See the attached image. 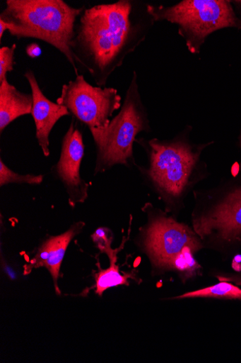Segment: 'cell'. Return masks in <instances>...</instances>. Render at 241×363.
Listing matches in <instances>:
<instances>
[{
  "label": "cell",
  "instance_id": "6da1fadb",
  "mask_svg": "<svg viewBox=\"0 0 241 363\" xmlns=\"http://www.w3.org/2000/svg\"><path fill=\"white\" fill-rule=\"evenodd\" d=\"M132 11L131 1L120 0L86 9L77 21L73 43L77 65L98 86L106 85L125 56L145 38L141 26L133 23Z\"/></svg>",
  "mask_w": 241,
  "mask_h": 363
},
{
  "label": "cell",
  "instance_id": "7a4b0ae2",
  "mask_svg": "<svg viewBox=\"0 0 241 363\" xmlns=\"http://www.w3.org/2000/svg\"><path fill=\"white\" fill-rule=\"evenodd\" d=\"M84 10L71 7L63 0H7L0 14V40L8 30L18 39L44 41L66 57L78 77L73 43L77 21Z\"/></svg>",
  "mask_w": 241,
  "mask_h": 363
},
{
  "label": "cell",
  "instance_id": "3957f363",
  "mask_svg": "<svg viewBox=\"0 0 241 363\" xmlns=\"http://www.w3.org/2000/svg\"><path fill=\"white\" fill-rule=\"evenodd\" d=\"M148 128L147 114L134 72L120 113L94 140L97 150L95 172L105 171L118 164L127 166L133 160L136 137Z\"/></svg>",
  "mask_w": 241,
  "mask_h": 363
},
{
  "label": "cell",
  "instance_id": "277c9868",
  "mask_svg": "<svg viewBox=\"0 0 241 363\" xmlns=\"http://www.w3.org/2000/svg\"><path fill=\"white\" fill-rule=\"evenodd\" d=\"M148 144L150 179L167 199H178L190 186L199 152L182 142L155 139Z\"/></svg>",
  "mask_w": 241,
  "mask_h": 363
},
{
  "label": "cell",
  "instance_id": "5b68a950",
  "mask_svg": "<svg viewBox=\"0 0 241 363\" xmlns=\"http://www.w3.org/2000/svg\"><path fill=\"white\" fill-rule=\"evenodd\" d=\"M122 97L114 88L94 86L81 74L62 86L57 103L86 125L95 140L121 106Z\"/></svg>",
  "mask_w": 241,
  "mask_h": 363
},
{
  "label": "cell",
  "instance_id": "8992f818",
  "mask_svg": "<svg viewBox=\"0 0 241 363\" xmlns=\"http://www.w3.org/2000/svg\"><path fill=\"white\" fill-rule=\"evenodd\" d=\"M154 21H167L180 25L198 40L228 27L241 28L230 2L223 0H185L170 8L147 6Z\"/></svg>",
  "mask_w": 241,
  "mask_h": 363
},
{
  "label": "cell",
  "instance_id": "52a82bcc",
  "mask_svg": "<svg viewBox=\"0 0 241 363\" xmlns=\"http://www.w3.org/2000/svg\"><path fill=\"white\" fill-rule=\"evenodd\" d=\"M145 247L155 266L169 268L183 252L199 250L201 244L187 225L175 220L158 217L148 227Z\"/></svg>",
  "mask_w": 241,
  "mask_h": 363
},
{
  "label": "cell",
  "instance_id": "ba28073f",
  "mask_svg": "<svg viewBox=\"0 0 241 363\" xmlns=\"http://www.w3.org/2000/svg\"><path fill=\"white\" fill-rule=\"evenodd\" d=\"M193 223L195 233L203 240L213 238L229 244L241 242V184Z\"/></svg>",
  "mask_w": 241,
  "mask_h": 363
},
{
  "label": "cell",
  "instance_id": "9c48e42d",
  "mask_svg": "<svg viewBox=\"0 0 241 363\" xmlns=\"http://www.w3.org/2000/svg\"><path fill=\"white\" fill-rule=\"evenodd\" d=\"M84 155L83 135L73 122L63 138L60 157L55 168L74 202L83 201L87 197L88 185L81 177Z\"/></svg>",
  "mask_w": 241,
  "mask_h": 363
},
{
  "label": "cell",
  "instance_id": "30bf717a",
  "mask_svg": "<svg viewBox=\"0 0 241 363\" xmlns=\"http://www.w3.org/2000/svg\"><path fill=\"white\" fill-rule=\"evenodd\" d=\"M24 77L28 82L33 99L31 114L37 128V139L44 155L48 157L49 150V135L58 122L64 116H70V112L63 106L53 103L42 92L35 74L28 69Z\"/></svg>",
  "mask_w": 241,
  "mask_h": 363
},
{
  "label": "cell",
  "instance_id": "8fae6325",
  "mask_svg": "<svg viewBox=\"0 0 241 363\" xmlns=\"http://www.w3.org/2000/svg\"><path fill=\"white\" fill-rule=\"evenodd\" d=\"M81 228V224L78 223L64 234L47 240L30 261L32 267H45L49 270L54 280L57 293H59V291L57 282L65 252Z\"/></svg>",
  "mask_w": 241,
  "mask_h": 363
},
{
  "label": "cell",
  "instance_id": "7c38bea8",
  "mask_svg": "<svg viewBox=\"0 0 241 363\" xmlns=\"http://www.w3.org/2000/svg\"><path fill=\"white\" fill-rule=\"evenodd\" d=\"M33 104L32 94L19 91L8 79L0 83V131L20 116L31 114Z\"/></svg>",
  "mask_w": 241,
  "mask_h": 363
},
{
  "label": "cell",
  "instance_id": "4fadbf2b",
  "mask_svg": "<svg viewBox=\"0 0 241 363\" xmlns=\"http://www.w3.org/2000/svg\"><path fill=\"white\" fill-rule=\"evenodd\" d=\"M103 252H107L110 256L111 266L109 269L102 270L96 274L95 293L100 296L110 288L119 285H129L128 279L131 277V276L120 273L119 268L116 264V252L111 249V247Z\"/></svg>",
  "mask_w": 241,
  "mask_h": 363
},
{
  "label": "cell",
  "instance_id": "5bb4252c",
  "mask_svg": "<svg viewBox=\"0 0 241 363\" xmlns=\"http://www.w3.org/2000/svg\"><path fill=\"white\" fill-rule=\"evenodd\" d=\"M217 298L241 300V289L230 282L221 283L200 290L187 292L177 298Z\"/></svg>",
  "mask_w": 241,
  "mask_h": 363
},
{
  "label": "cell",
  "instance_id": "9a60e30c",
  "mask_svg": "<svg viewBox=\"0 0 241 363\" xmlns=\"http://www.w3.org/2000/svg\"><path fill=\"white\" fill-rule=\"evenodd\" d=\"M43 182V176L35 175H20L10 169L4 162L0 160V185L1 186L8 184H40Z\"/></svg>",
  "mask_w": 241,
  "mask_h": 363
},
{
  "label": "cell",
  "instance_id": "2e32d148",
  "mask_svg": "<svg viewBox=\"0 0 241 363\" xmlns=\"http://www.w3.org/2000/svg\"><path fill=\"white\" fill-rule=\"evenodd\" d=\"M16 48V44L0 48V83L7 78L8 73L13 71Z\"/></svg>",
  "mask_w": 241,
  "mask_h": 363
},
{
  "label": "cell",
  "instance_id": "e0dca14e",
  "mask_svg": "<svg viewBox=\"0 0 241 363\" xmlns=\"http://www.w3.org/2000/svg\"><path fill=\"white\" fill-rule=\"evenodd\" d=\"M92 238L102 252H105L110 247L111 240L110 239L109 230L105 228H98L92 236Z\"/></svg>",
  "mask_w": 241,
  "mask_h": 363
},
{
  "label": "cell",
  "instance_id": "ac0fdd59",
  "mask_svg": "<svg viewBox=\"0 0 241 363\" xmlns=\"http://www.w3.org/2000/svg\"><path fill=\"white\" fill-rule=\"evenodd\" d=\"M26 53L32 58H37L42 55V49L37 44H31L27 47Z\"/></svg>",
  "mask_w": 241,
  "mask_h": 363
},
{
  "label": "cell",
  "instance_id": "d6986e66",
  "mask_svg": "<svg viewBox=\"0 0 241 363\" xmlns=\"http://www.w3.org/2000/svg\"><path fill=\"white\" fill-rule=\"evenodd\" d=\"M218 279L221 281L234 283L237 286L241 285V274L218 277Z\"/></svg>",
  "mask_w": 241,
  "mask_h": 363
},
{
  "label": "cell",
  "instance_id": "ffe728a7",
  "mask_svg": "<svg viewBox=\"0 0 241 363\" xmlns=\"http://www.w3.org/2000/svg\"><path fill=\"white\" fill-rule=\"evenodd\" d=\"M240 147H241V135H240ZM240 167H241V162H240Z\"/></svg>",
  "mask_w": 241,
  "mask_h": 363
},
{
  "label": "cell",
  "instance_id": "44dd1931",
  "mask_svg": "<svg viewBox=\"0 0 241 363\" xmlns=\"http://www.w3.org/2000/svg\"><path fill=\"white\" fill-rule=\"evenodd\" d=\"M241 4V2H240Z\"/></svg>",
  "mask_w": 241,
  "mask_h": 363
}]
</instances>
